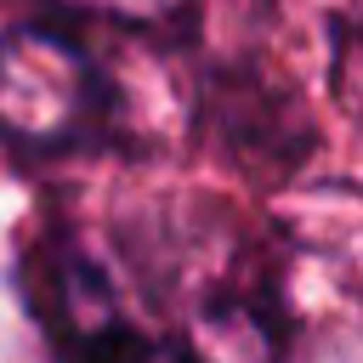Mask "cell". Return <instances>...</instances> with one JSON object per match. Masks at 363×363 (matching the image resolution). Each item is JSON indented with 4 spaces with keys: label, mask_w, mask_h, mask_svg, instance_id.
Masks as SVG:
<instances>
[{
    "label": "cell",
    "mask_w": 363,
    "mask_h": 363,
    "mask_svg": "<svg viewBox=\"0 0 363 363\" xmlns=\"http://www.w3.org/2000/svg\"><path fill=\"white\" fill-rule=\"evenodd\" d=\"M113 125V79L62 17L0 28V142L57 159L102 142Z\"/></svg>",
    "instance_id": "6da1fadb"
},
{
    "label": "cell",
    "mask_w": 363,
    "mask_h": 363,
    "mask_svg": "<svg viewBox=\"0 0 363 363\" xmlns=\"http://www.w3.org/2000/svg\"><path fill=\"white\" fill-rule=\"evenodd\" d=\"M17 284L57 363H170V352L136 318L125 272L102 250H91L79 227L51 221L45 233H34Z\"/></svg>",
    "instance_id": "7a4b0ae2"
},
{
    "label": "cell",
    "mask_w": 363,
    "mask_h": 363,
    "mask_svg": "<svg viewBox=\"0 0 363 363\" xmlns=\"http://www.w3.org/2000/svg\"><path fill=\"white\" fill-rule=\"evenodd\" d=\"M68 17H91L125 34H182L199 11V0H57Z\"/></svg>",
    "instance_id": "3957f363"
},
{
    "label": "cell",
    "mask_w": 363,
    "mask_h": 363,
    "mask_svg": "<svg viewBox=\"0 0 363 363\" xmlns=\"http://www.w3.org/2000/svg\"><path fill=\"white\" fill-rule=\"evenodd\" d=\"M335 96L346 102L352 125L363 130V23L340 28V45H335Z\"/></svg>",
    "instance_id": "277c9868"
}]
</instances>
